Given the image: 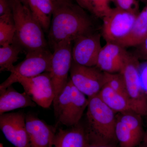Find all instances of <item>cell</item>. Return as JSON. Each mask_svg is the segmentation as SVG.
<instances>
[{
    "label": "cell",
    "mask_w": 147,
    "mask_h": 147,
    "mask_svg": "<svg viewBox=\"0 0 147 147\" xmlns=\"http://www.w3.org/2000/svg\"><path fill=\"white\" fill-rule=\"evenodd\" d=\"M72 49V42H67L58 45L53 50L50 72L55 92L54 101L65 87L69 79V73L73 61Z\"/></svg>",
    "instance_id": "9c48e42d"
},
{
    "label": "cell",
    "mask_w": 147,
    "mask_h": 147,
    "mask_svg": "<svg viewBox=\"0 0 147 147\" xmlns=\"http://www.w3.org/2000/svg\"><path fill=\"white\" fill-rule=\"evenodd\" d=\"M23 48L14 41L12 44L1 46L0 48V71L11 72L18 59Z\"/></svg>",
    "instance_id": "7402d4cb"
},
{
    "label": "cell",
    "mask_w": 147,
    "mask_h": 147,
    "mask_svg": "<svg viewBox=\"0 0 147 147\" xmlns=\"http://www.w3.org/2000/svg\"><path fill=\"white\" fill-rule=\"evenodd\" d=\"M72 86L69 78L65 87L53 102L55 117L63 125L65 122L72 99Z\"/></svg>",
    "instance_id": "ffe728a7"
},
{
    "label": "cell",
    "mask_w": 147,
    "mask_h": 147,
    "mask_svg": "<svg viewBox=\"0 0 147 147\" xmlns=\"http://www.w3.org/2000/svg\"><path fill=\"white\" fill-rule=\"evenodd\" d=\"M86 147H117L116 144L88 142Z\"/></svg>",
    "instance_id": "f546056e"
},
{
    "label": "cell",
    "mask_w": 147,
    "mask_h": 147,
    "mask_svg": "<svg viewBox=\"0 0 147 147\" xmlns=\"http://www.w3.org/2000/svg\"><path fill=\"white\" fill-rule=\"evenodd\" d=\"M100 38V34L92 32L74 40L72 49L74 61L80 65L96 66L102 47Z\"/></svg>",
    "instance_id": "8fae6325"
},
{
    "label": "cell",
    "mask_w": 147,
    "mask_h": 147,
    "mask_svg": "<svg viewBox=\"0 0 147 147\" xmlns=\"http://www.w3.org/2000/svg\"><path fill=\"white\" fill-rule=\"evenodd\" d=\"M147 38V5L140 11L129 34L117 44L127 48L135 47Z\"/></svg>",
    "instance_id": "2e32d148"
},
{
    "label": "cell",
    "mask_w": 147,
    "mask_h": 147,
    "mask_svg": "<svg viewBox=\"0 0 147 147\" xmlns=\"http://www.w3.org/2000/svg\"><path fill=\"white\" fill-rule=\"evenodd\" d=\"M142 3H144L146 5H147V0H140Z\"/></svg>",
    "instance_id": "e575fe53"
},
{
    "label": "cell",
    "mask_w": 147,
    "mask_h": 147,
    "mask_svg": "<svg viewBox=\"0 0 147 147\" xmlns=\"http://www.w3.org/2000/svg\"><path fill=\"white\" fill-rule=\"evenodd\" d=\"M140 147H147V127L146 131H145L144 138L142 143L140 144Z\"/></svg>",
    "instance_id": "1f68e13d"
},
{
    "label": "cell",
    "mask_w": 147,
    "mask_h": 147,
    "mask_svg": "<svg viewBox=\"0 0 147 147\" xmlns=\"http://www.w3.org/2000/svg\"><path fill=\"white\" fill-rule=\"evenodd\" d=\"M116 7L138 15L139 11V0H112Z\"/></svg>",
    "instance_id": "484cf974"
},
{
    "label": "cell",
    "mask_w": 147,
    "mask_h": 147,
    "mask_svg": "<svg viewBox=\"0 0 147 147\" xmlns=\"http://www.w3.org/2000/svg\"><path fill=\"white\" fill-rule=\"evenodd\" d=\"M16 29L14 21L0 20V45L12 44L15 39Z\"/></svg>",
    "instance_id": "603a6c76"
},
{
    "label": "cell",
    "mask_w": 147,
    "mask_h": 147,
    "mask_svg": "<svg viewBox=\"0 0 147 147\" xmlns=\"http://www.w3.org/2000/svg\"><path fill=\"white\" fill-rule=\"evenodd\" d=\"M51 1L53 2V4H54L55 3L58 2L60 1H62V0H51Z\"/></svg>",
    "instance_id": "836d02e7"
},
{
    "label": "cell",
    "mask_w": 147,
    "mask_h": 147,
    "mask_svg": "<svg viewBox=\"0 0 147 147\" xmlns=\"http://www.w3.org/2000/svg\"><path fill=\"white\" fill-rule=\"evenodd\" d=\"M19 1L21 2L22 3L24 4L25 5L28 6V0H18Z\"/></svg>",
    "instance_id": "d6a6232c"
},
{
    "label": "cell",
    "mask_w": 147,
    "mask_h": 147,
    "mask_svg": "<svg viewBox=\"0 0 147 147\" xmlns=\"http://www.w3.org/2000/svg\"><path fill=\"white\" fill-rule=\"evenodd\" d=\"M13 17L12 9L9 0H0V18Z\"/></svg>",
    "instance_id": "f1b7e54d"
},
{
    "label": "cell",
    "mask_w": 147,
    "mask_h": 147,
    "mask_svg": "<svg viewBox=\"0 0 147 147\" xmlns=\"http://www.w3.org/2000/svg\"><path fill=\"white\" fill-rule=\"evenodd\" d=\"M28 5L43 30H49L54 9L53 2L51 0H28Z\"/></svg>",
    "instance_id": "ac0fdd59"
},
{
    "label": "cell",
    "mask_w": 147,
    "mask_h": 147,
    "mask_svg": "<svg viewBox=\"0 0 147 147\" xmlns=\"http://www.w3.org/2000/svg\"><path fill=\"white\" fill-rule=\"evenodd\" d=\"M115 134L120 147H136L142 143L143 138L116 117Z\"/></svg>",
    "instance_id": "44dd1931"
},
{
    "label": "cell",
    "mask_w": 147,
    "mask_h": 147,
    "mask_svg": "<svg viewBox=\"0 0 147 147\" xmlns=\"http://www.w3.org/2000/svg\"><path fill=\"white\" fill-rule=\"evenodd\" d=\"M69 73L74 86L88 98L99 94L105 84V73L96 66L80 65L72 61Z\"/></svg>",
    "instance_id": "52a82bcc"
},
{
    "label": "cell",
    "mask_w": 147,
    "mask_h": 147,
    "mask_svg": "<svg viewBox=\"0 0 147 147\" xmlns=\"http://www.w3.org/2000/svg\"><path fill=\"white\" fill-rule=\"evenodd\" d=\"M140 63L132 53H129L120 73L123 76L131 110L144 117L147 116V99L139 76Z\"/></svg>",
    "instance_id": "277c9868"
},
{
    "label": "cell",
    "mask_w": 147,
    "mask_h": 147,
    "mask_svg": "<svg viewBox=\"0 0 147 147\" xmlns=\"http://www.w3.org/2000/svg\"><path fill=\"white\" fill-rule=\"evenodd\" d=\"M16 29V41L26 53L47 50V43L40 24L28 6L18 0H10Z\"/></svg>",
    "instance_id": "7a4b0ae2"
},
{
    "label": "cell",
    "mask_w": 147,
    "mask_h": 147,
    "mask_svg": "<svg viewBox=\"0 0 147 147\" xmlns=\"http://www.w3.org/2000/svg\"><path fill=\"white\" fill-rule=\"evenodd\" d=\"M88 99L86 121L84 124L88 142L116 144L117 114L102 101L98 95Z\"/></svg>",
    "instance_id": "3957f363"
},
{
    "label": "cell",
    "mask_w": 147,
    "mask_h": 147,
    "mask_svg": "<svg viewBox=\"0 0 147 147\" xmlns=\"http://www.w3.org/2000/svg\"><path fill=\"white\" fill-rule=\"evenodd\" d=\"M29 147H50L57 129L32 113L26 115Z\"/></svg>",
    "instance_id": "4fadbf2b"
},
{
    "label": "cell",
    "mask_w": 147,
    "mask_h": 147,
    "mask_svg": "<svg viewBox=\"0 0 147 147\" xmlns=\"http://www.w3.org/2000/svg\"><path fill=\"white\" fill-rule=\"evenodd\" d=\"M0 129L6 139L15 147H29L26 115L23 112L0 115Z\"/></svg>",
    "instance_id": "30bf717a"
},
{
    "label": "cell",
    "mask_w": 147,
    "mask_h": 147,
    "mask_svg": "<svg viewBox=\"0 0 147 147\" xmlns=\"http://www.w3.org/2000/svg\"><path fill=\"white\" fill-rule=\"evenodd\" d=\"M93 22L84 9L70 0L54 3L48 40L53 50L58 45L72 42L78 38L93 32Z\"/></svg>",
    "instance_id": "6da1fadb"
},
{
    "label": "cell",
    "mask_w": 147,
    "mask_h": 147,
    "mask_svg": "<svg viewBox=\"0 0 147 147\" xmlns=\"http://www.w3.org/2000/svg\"><path fill=\"white\" fill-rule=\"evenodd\" d=\"M88 142L84 124L57 129L50 147H86Z\"/></svg>",
    "instance_id": "5bb4252c"
},
{
    "label": "cell",
    "mask_w": 147,
    "mask_h": 147,
    "mask_svg": "<svg viewBox=\"0 0 147 147\" xmlns=\"http://www.w3.org/2000/svg\"><path fill=\"white\" fill-rule=\"evenodd\" d=\"M0 147H4L3 144L2 143H1V144H0Z\"/></svg>",
    "instance_id": "d590c367"
},
{
    "label": "cell",
    "mask_w": 147,
    "mask_h": 147,
    "mask_svg": "<svg viewBox=\"0 0 147 147\" xmlns=\"http://www.w3.org/2000/svg\"><path fill=\"white\" fill-rule=\"evenodd\" d=\"M129 53L117 43L106 42L99 52L96 67L106 73H120Z\"/></svg>",
    "instance_id": "7c38bea8"
},
{
    "label": "cell",
    "mask_w": 147,
    "mask_h": 147,
    "mask_svg": "<svg viewBox=\"0 0 147 147\" xmlns=\"http://www.w3.org/2000/svg\"><path fill=\"white\" fill-rule=\"evenodd\" d=\"M139 73L141 84L147 99V61L140 63Z\"/></svg>",
    "instance_id": "83f0119b"
},
{
    "label": "cell",
    "mask_w": 147,
    "mask_h": 147,
    "mask_svg": "<svg viewBox=\"0 0 147 147\" xmlns=\"http://www.w3.org/2000/svg\"><path fill=\"white\" fill-rule=\"evenodd\" d=\"M134 47L135 49L132 54L140 61H147V38Z\"/></svg>",
    "instance_id": "4316f807"
},
{
    "label": "cell",
    "mask_w": 147,
    "mask_h": 147,
    "mask_svg": "<svg viewBox=\"0 0 147 147\" xmlns=\"http://www.w3.org/2000/svg\"><path fill=\"white\" fill-rule=\"evenodd\" d=\"M15 83L21 84L37 105L48 108L53 103L55 92L50 72L31 78L19 77L15 80Z\"/></svg>",
    "instance_id": "ba28073f"
},
{
    "label": "cell",
    "mask_w": 147,
    "mask_h": 147,
    "mask_svg": "<svg viewBox=\"0 0 147 147\" xmlns=\"http://www.w3.org/2000/svg\"><path fill=\"white\" fill-rule=\"evenodd\" d=\"M104 73L105 84L108 85L116 92L127 97L125 83L122 74L121 73H108L104 72Z\"/></svg>",
    "instance_id": "cb8c5ba5"
},
{
    "label": "cell",
    "mask_w": 147,
    "mask_h": 147,
    "mask_svg": "<svg viewBox=\"0 0 147 147\" xmlns=\"http://www.w3.org/2000/svg\"><path fill=\"white\" fill-rule=\"evenodd\" d=\"M112 0H90V11L98 18H103L110 10Z\"/></svg>",
    "instance_id": "d4e9b609"
},
{
    "label": "cell",
    "mask_w": 147,
    "mask_h": 147,
    "mask_svg": "<svg viewBox=\"0 0 147 147\" xmlns=\"http://www.w3.org/2000/svg\"><path fill=\"white\" fill-rule=\"evenodd\" d=\"M88 103V98L73 84L72 99L64 125L70 127L81 122L84 111L87 109Z\"/></svg>",
    "instance_id": "e0dca14e"
},
{
    "label": "cell",
    "mask_w": 147,
    "mask_h": 147,
    "mask_svg": "<svg viewBox=\"0 0 147 147\" xmlns=\"http://www.w3.org/2000/svg\"><path fill=\"white\" fill-rule=\"evenodd\" d=\"M53 54L48 50L27 53L24 61L14 66L10 76L0 85L3 90L14 84L19 77L31 78L45 72H50Z\"/></svg>",
    "instance_id": "5b68a950"
},
{
    "label": "cell",
    "mask_w": 147,
    "mask_h": 147,
    "mask_svg": "<svg viewBox=\"0 0 147 147\" xmlns=\"http://www.w3.org/2000/svg\"><path fill=\"white\" fill-rule=\"evenodd\" d=\"M36 104L26 92H18L12 86L0 91V115L19 108L35 107Z\"/></svg>",
    "instance_id": "9a60e30c"
},
{
    "label": "cell",
    "mask_w": 147,
    "mask_h": 147,
    "mask_svg": "<svg viewBox=\"0 0 147 147\" xmlns=\"http://www.w3.org/2000/svg\"><path fill=\"white\" fill-rule=\"evenodd\" d=\"M138 15L118 7L112 8L102 18V35L106 42L117 43L126 37Z\"/></svg>",
    "instance_id": "8992f818"
},
{
    "label": "cell",
    "mask_w": 147,
    "mask_h": 147,
    "mask_svg": "<svg viewBox=\"0 0 147 147\" xmlns=\"http://www.w3.org/2000/svg\"><path fill=\"white\" fill-rule=\"evenodd\" d=\"M98 96L104 103L116 114L131 110L128 98L105 84L100 91Z\"/></svg>",
    "instance_id": "d6986e66"
},
{
    "label": "cell",
    "mask_w": 147,
    "mask_h": 147,
    "mask_svg": "<svg viewBox=\"0 0 147 147\" xmlns=\"http://www.w3.org/2000/svg\"><path fill=\"white\" fill-rule=\"evenodd\" d=\"M79 5L85 9L90 11V0H76Z\"/></svg>",
    "instance_id": "4dcf8cb0"
}]
</instances>
